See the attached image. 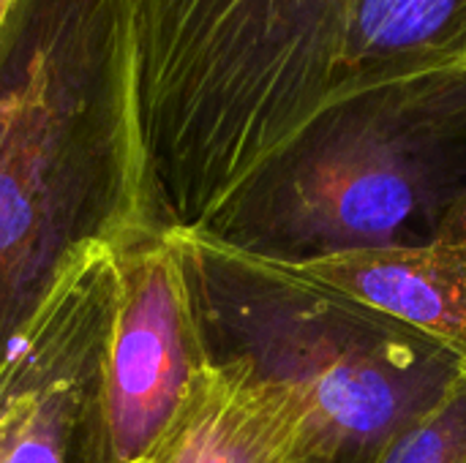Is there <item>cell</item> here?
<instances>
[{
	"instance_id": "obj_10",
	"label": "cell",
	"mask_w": 466,
	"mask_h": 463,
	"mask_svg": "<svg viewBox=\"0 0 466 463\" xmlns=\"http://www.w3.org/2000/svg\"><path fill=\"white\" fill-rule=\"evenodd\" d=\"M461 60L466 63V35H464V49H461Z\"/></svg>"
},
{
	"instance_id": "obj_7",
	"label": "cell",
	"mask_w": 466,
	"mask_h": 463,
	"mask_svg": "<svg viewBox=\"0 0 466 463\" xmlns=\"http://www.w3.org/2000/svg\"><path fill=\"white\" fill-rule=\"evenodd\" d=\"M300 270L426 336L466 366V237L347 254Z\"/></svg>"
},
{
	"instance_id": "obj_9",
	"label": "cell",
	"mask_w": 466,
	"mask_h": 463,
	"mask_svg": "<svg viewBox=\"0 0 466 463\" xmlns=\"http://www.w3.org/2000/svg\"><path fill=\"white\" fill-rule=\"evenodd\" d=\"M374 463H466V368L437 404L393 434Z\"/></svg>"
},
{
	"instance_id": "obj_5",
	"label": "cell",
	"mask_w": 466,
	"mask_h": 463,
	"mask_svg": "<svg viewBox=\"0 0 466 463\" xmlns=\"http://www.w3.org/2000/svg\"><path fill=\"white\" fill-rule=\"evenodd\" d=\"M210 374L172 226L115 248V297L82 463H167Z\"/></svg>"
},
{
	"instance_id": "obj_6",
	"label": "cell",
	"mask_w": 466,
	"mask_h": 463,
	"mask_svg": "<svg viewBox=\"0 0 466 463\" xmlns=\"http://www.w3.org/2000/svg\"><path fill=\"white\" fill-rule=\"evenodd\" d=\"M115 248H85L0 368V463H82L112 317Z\"/></svg>"
},
{
	"instance_id": "obj_2",
	"label": "cell",
	"mask_w": 466,
	"mask_h": 463,
	"mask_svg": "<svg viewBox=\"0 0 466 463\" xmlns=\"http://www.w3.org/2000/svg\"><path fill=\"white\" fill-rule=\"evenodd\" d=\"M153 226L131 3L0 0V368L85 248Z\"/></svg>"
},
{
	"instance_id": "obj_8",
	"label": "cell",
	"mask_w": 466,
	"mask_h": 463,
	"mask_svg": "<svg viewBox=\"0 0 466 463\" xmlns=\"http://www.w3.org/2000/svg\"><path fill=\"white\" fill-rule=\"evenodd\" d=\"M300 407L240 368L210 366L167 463H303Z\"/></svg>"
},
{
	"instance_id": "obj_1",
	"label": "cell",
	"mask_w": 466,
	"mask_h": 463,
	"mask_svg": "<svg viewBox=\"0 0 466 463\" xmlns=\"http://www.w3.org/2000/svg\"><path fill=\"white\" fill-rule=\"evenodd\" d=\"M142 139L172 226L330 98L461 60L466 0H128Z\"/></svg>"
},
{
	"instance_id": "obj_4",
	"label": "cell",
	"mask_w": 466,
	"mask_h": 463,
	"mask_svg": "<svg viewBox=\"0 0 466 463\" xmlns=\"http://www.w3.org/2000/svg\"><path fill=\"white\" fill-rule=\"evenodd\" d=\"M210 366L289 396L303 463H374L464 374L451 352L309 276L172 226Z\"/></svg>"
},
{
	"instance_id": "obj_3",
	"label": "cell",
	"mask_w": 466,
	"mask_h": 463,
	"mask_svg": "<svg viewBox=\"0 0 466 463\" xmlns=\"http://www.w3.org/2000/svg\"><path fill=\"white\" fill-rule=\"evenodd\" d=\"M191 232L292 267L466 237V63L330 98Z\"/></svg>"
}]
</instances>
